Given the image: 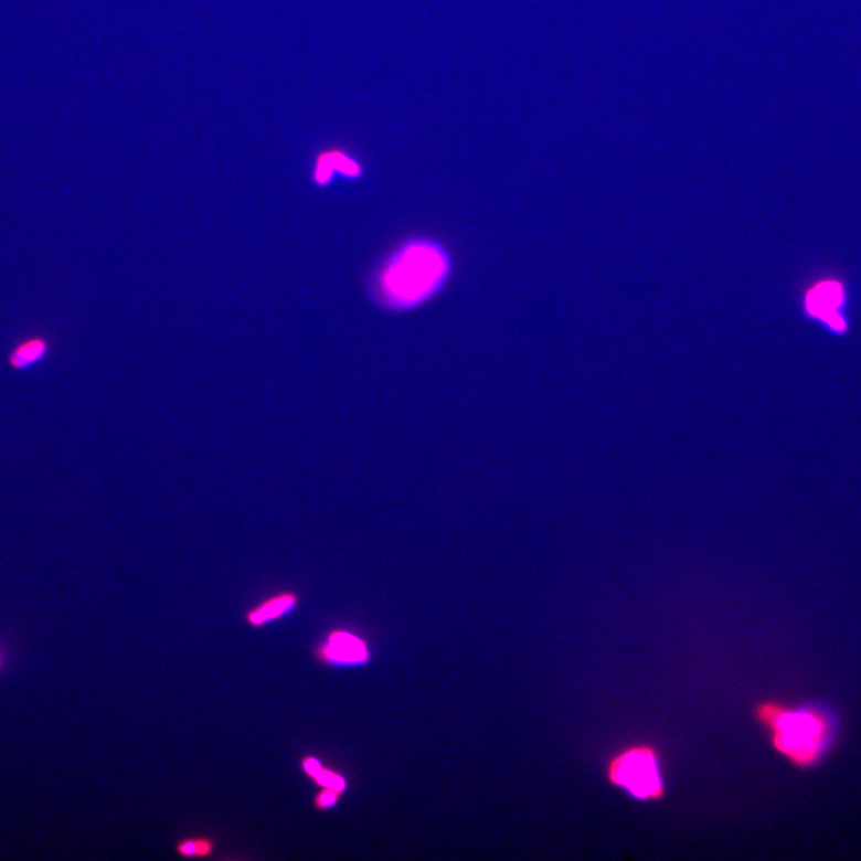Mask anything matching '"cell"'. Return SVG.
Here are the masks:
<instances>
[{
	"label": "cell",
	"mask_w": 861,
	"mask_h": 861,
	"mask_svg": "<svg viewBox=\"0 0 861 861\" xmlns=\"http://www.w3.org/2000/svg\"><path fill=\"white\" fill-rule=\"evenodd\" d=\"M753 715L774 753L800 772L821 767L840 738V718L822 701L765 699L756 703Z\"/></svg>",
	"instance_id": "1"
},
{
	"label": "cell",
	"mask_w": 861,
	"mask_h": 861,
	"mask_svg": "<svg viewBox=\"0 0 861 861\" xmlns=\"http://www.w3.org/2000/svg\"><path fill=\"white\" fill-rule=\"evenodd\" d=\"M450 257L440 244L426 238L402 244L383 264L376 295L383 305L405 310L433 298L448 280Z\"/></svg>",
	"instance_id": "2"
},
{
	"label": "cell",
	"mask_w": 861,
	"mask_h": 861,
	"mask_svg": "<svg viewBox=\"0 0 861 861\" xmlns=\"http://www.w3.org/2000/svg\"><path fill=\"white\" fill-rule=\"evenodd\" d=\"M607 783L642 804L662 801L668 794L663 757L651 742H634L616 750L606 761Z\"/></svg>",
	"instance_id": "3"
},
{
	"label": "cell",
	"mask_w": 861,
	"mask_h": 861,
	"mask_svg": "<svg viewBox=\"0 0 861 861\" xmlns=\"http://www.w3.org/2000/svg\"><path fill=\"white\" fill-rule=\"evenodd\" d=\"M318 656L328 663L358 665L366 662L369 652L363 640L348 631H333L318 650Z\"/></svg>",
	"instance_id": "4"
},
{
	"label": "cell",
	"mask_w": 861,
	"mask_h": 861,
	"mask_svg": "<svg viewBox=\"0 0 861 861\" xmlns=\"http://www.w3.org/2000/svg\"><path fill=\"white\" fill-rule=\"evenodd\" d=\"M842 300L841 287L835 284H823L815 287L807 299V309L810 315L825 320L835 329H841L843 326L840 315L837 310Z\"/></svg>",
	"instance_id": "5"
},
{
	"label": "cell",
	"mask_w": 861,
	"mask_h": 861,
	"mask_svg": "<svg viewBox=\"0 0 861 861\" xmlns=\"http://www.w3.org/2000/svg\"><path fill=\"white\" fill-rule=\"evenodd\" d=\"M50 350V342L45 337L35 336L20 342L9 354V365L17 371L26 370L39 364Z\"/></svg>",
	"instance_id": "6"
},
{
	"label": "cell",
	"mask_w": 861,
	"mask_h": 861,
	"mask_svg": "<svg viewBox=\"0 0 861 861\" xmlns=\"http://www.w3.org/2000/svg\"><path fill=\"white\" fill-rule=\"evenodd\" d=\"M296 602V597L290 594L272 598L248 614V623L253 627H262L273 620H277L283 615L290 613L295 608Z\"/></svg>",
	"instance_id": "7"
},
{
	"label": "cell",
	"mask_w": 861,
	"mask_h": 861,
	"mask_svg": "<svg viewBox=\"0 0 861 861\" xmlns=\"http://www.w3.org/2000/svg\"><path fill=\"white\" fill-rule=\"evenodd\" d=\"M214 849V841L208 837L187 838L177 844V853L185 859H206Z\"/></svg>",
	"instance_id": "8"
},
{
	"label": "cell",
	"mask_w": 861,
	"mask_h": 861,
	"mask_svg": "<svg viewBox=\"0 0 861 861\" xmlns=\"http://www.w3.org/2000/svg\"><path fill=\"white\" fill-rule=\"evenodd\" d=\"M315 783H318L325 788L334 789V791L342 794L347 789V782L333 770L325 769L323 767L313 775L311 778Z\"/></svg>",
	"instance_id": "9"
},
{
	"label": "cell",
	"mask_w": 861,
	"mask_h": 861,
	"mask_svg": "<svg viewBox=\"0 0 861 861\" xmlns=\"http://www.w3.org/2000/svg\"><path fill=\"white\" fill-rule=\"evenodd\" d=\"M340 795L341 794L334 791V789L325 788L323 791L316 795L315 807L319 810H327L332 808L338 802Z\"/></svg>",
	"instance_id": "10"
}]
</instances>
